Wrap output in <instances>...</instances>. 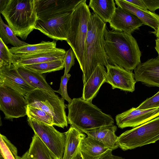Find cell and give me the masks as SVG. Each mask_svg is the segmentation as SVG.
Here are the masks:
<instances>
[{"mask_svg": "<svg viewBox=\"0 0 159 159\" xmlns=\"http://www.w3.org/2000/svg\"><path fill=\"white\" fill-rule=\"evenodd\" d=\"M136 82L148 86L159 87V57L148 59L134 70Z\"/></svg>", "mask_w": 159, "mask_h": 159, "instance_id": "2e32d148", "label": "cell"}, {"mask_svg": "<svg viewBox=\"0 0 159 159\" xmlns=\"http://www.w3.org/2000/svg\"><path fill=\"white\" fill-rule=\"evenodd\" d=\"M64 134L66 140L62 159H73L80 151L81 141L86 136L79 129L71 125Z\"/></svg>", "mask_w": 159, "mask_h": 159, "instance_id": "44dd1931", "label": "cell"}, {"mask_svg": "<svg viewBox=\"0 0 159 159\" xmlns=\"http://www.w3.org/2000/svg\"><path fill=\"white\" fill-rule=\"evenodd\" d=\"M106 67V82L110 84L113 89L117 88L131 92L134 91L136 81L132 71L116 65L109 64Z\"/></svg>", "mask_w": 159, "mask_h": 159, "instance_id": "4fadbf2b", "label": "cell"}, {"mask_svg": "<svg viewBox=\"0 0 159 159\" xmlns=\"http://www.w3.org/2000/svg\"><path fill=\"white\" fill-rule=\"evenodd\" d=\"M80 151L84 159H101L113 150L87 136L81 141Z\"/></svg>", "mask_w": 159, "mask_h": 159, "instance_id": "7402d4cb", "label": "cell"}, {"mask_svg": "<svg viewBox=\"0 0 159 159\" xmlns=\"http://www.w3.org/2000/svg\"><path fill=\"white\" fill-rule=\"evenodd\" d=\"M16 36L25 40L38 20L35 0H9L1 12Z\"/></svg>", "mask_w": 159, "mask_h": 159, "instance_id": "277c9868", "label": "cell"}, {"mask_svg": "<svg viewBox=\"0 0 159 159\" xmlns=\"http://www.w3.org/2000/svg\"><path fill=\"white\" fill-rule=\"evenodd\" d=\"M73 159H84L81 154L80 150Z\"/></svg>", "mask_w": 159, "mask_h": 159, "instance_id": "7bdbcfd3", "label": "cell"}, {"mask_svg": "<svg viewBox=\"0 0 159 159\" xmlns=\"http://www.w3.org/2000/svg\"><path fill=\"white\" fill-rule=\"evenodd\" d=\"M117 127L114 125L103 126L82 132L98 142L106 148L113 150L117 148V137L115 134Z\"/></svg>", "mask_w": 159, "mask_h": 159, "instance_id": "d6986e66", "label": "cell"}, {"mask_svg": "<svg viewBox=\"0 0 159 159\" xmlns=\"http://www.w3.org/2000/svg\"><path fill=\"white\" fill-rule=\"evenodd\" d=\"M86 1V0H83L74 9L66 40L73 50L82 71L84 66V52L88 24L92 15Z\"/></svg>", "mask_w": 159, "mask_h": 159, "instance_id": "5b68a950", "label": "cell"}, {"mask_svg": "<svg viewBox=\"0 0 159 159\" xmlns=\"http://www.w3.org/2000/svg\"><path fill=\"white\" fill-rule=\"evenodd\" d=\"M70 76V75L68 74L64 75L61 77L59 89L56 91V92L61 95V98L66 100L69 103H70L72 100L69 97L67 92V84Z\"/></svg>", "mask_w": 159, "mask_h": 159, "instance_id": "4dcf8cb0", "label": "cell"}, {"mask_svg": "<svg viewBox=\"0 0 159 159\" xmlns=\"http://www.w3.org/2000/svg\"><path fill=\"white\" fill-rule=\"evenodd\" d=\"M159 140V116L127 130L118 137L119 147L131 150L155 143Z\"/></svg>", "mask_w": 159, "mask_h": 159, "instance_id": "52a82bcc", "label": "cell"}, {"mask_svg": "<svg viewBox=\"0 0 159 159\" xmlns=\"http://www.w3.org/2000/svg\"><path fill=\"white\" fill-rule=\"evenodd\" d=\"M104 45L110 64L132 71L141 63V52L131 34L106 29Z\"/></svg>", "mask_w": 159, "mask_h": 159, "instance_id": "6da1fadb", "label": "cell"}, {"mask_svg": "<svg viewBox=\"0 0 159 159\" xmlns=\"http://www.w3.org/2000/svg\"><path fill=\"white\" fill-rule=\"evenodd\" d=\"M28 151L34 159H53L45 145L35 134L32 137Z\"/></svg>", "mask_w": 159, "mask_h": 159, "instance_id": "484cf974", "label": "cell"}, {"mask_svg": "<svg viewBox=\"0 0 159 159\" xmlns=\"http://www.w3.org/2000/svg\"><path fill=\"white\" fill-rule=\"evenodd\" d=\"M28 117L35 119L43 123L53 125L52 116L43 110L28 106L27 110Z\"/></svg>", "mask_w": 159, "mask_h": 159, "instance_id": "f1b7e54d", "label": "cell"}, {"mask_svg": "<svg viewBox=\"0 0 159 159\" xmlns=\"http://www.w3.org/2000/svg\"><path fill=\"white\" fill-rule=\"evenodd\" d=\"M149 33L154 34L157 38V39H159V25L157 30L155 31H149Z\"/></svg>", "mask_w": 159, "mask_h": 159, "instance_id": "b9f144b4", "label": "cell"}, {"mask_svg": "<svg viewBox=\"0 0 159 159\" xmlns=\"http://www.w3.org/2000/svg\"><path fill=\"white\" fill-rule=\"evenodd\" d=\"M159 116V107L153 108L137 109L132 107L116 116L118 127L121 129L135 127Z\"/></svg>", "mask_w": 159, "mask_h": 159, "instance_id": "7c38bea8", "label": "cell"}, {"mask_svg": "<svg viewBox=\"0 0 159 159\" xmlns=\"http://www.w3.org/2000/svg\"><path fill=\"white\" fill-rule=\"evenodd\" d=\"M75 54L70 48L66 51L64 58L65 70L64 75H67L70 70V68L75 64Z\"/></svg>", "mask_w": 159, "mask_h": 159, "instance_id": "d6a6232c", "label": "cell"}, {"mask_svg": "<svg viewBox=\"0 0 159 159\" xmlns=\"http://www.w3.org/2000/svg\"><path fill=\"white\" fill-rule=\"evenodd\" d=\"M113 0H90L89 7L104 22H109L116 8Z\"/></svg>", "mask_w": 159, "mask_h": 159, "instance_id": "cb8c5ba5", "label": "cell"}, {"mask_svg": "<svg viewBox=\"0 0 159 159\" xmlns=\"http://www.w3.org/2000/svg\"><path fill=\"white\" fill-rule=\"evenodd\" d=\"M28 103L25 97L17 91L0 85V109L5 119L14 118L27 116Z\"/></svg>", "mask_w": 159, "mask_h": 159, "instance_id": "9c48e42d", "label": "cell"}, {"mask_svg": "<svg viewBox=\"0 0 159 159\" xmlns=\"http://www.w3.org/2000/svg\"><path fill=\"white\" fill-rule=\"evenodd\" d=\"M117 6L134 14L143 24L157 30L159 25V15L149 10L138 8L125 0H115Z\"/></svg>", "mask_w": 159, "mask_h": 159, "instance_id": "ffe728a7", "label": "cell"}, {"mask_svg": "<svg viewBox=\"0 0 159 159\" xmlns=\"http://www.w3.org/2000/svg\"><path fill=\"white\" fill-rule=\"evenodd\" d=\"M83 0H35L38 20H45L73 11Z\"/></svg>", "mask_w": 159, "mask_h": 159, "instance_id": "8fae6325", "label": "cell"}, {"mask_svg": "<svg viewBox=\"0 0 159 159\" xmlns=\"http://www.w3.org/2000/svg\"><path fill=\"white\" fill-rule=\"evenodd\" d=\"M24 67L42 74L61 70L65 67L64 59H59L28 65Z\"/></svg>", "mask_w": 159, "mask_h": 159, "instance_id": "4316f807", "label": "cell"}, {"mask_svg": "<svg viewBox=\"0 0 159 159\" xmlns=\"http://www.w3.org/2000/svg\"><path fill=\"white\" fill-rule=\"evenodd\" d=\"M158 107H159V91L152 97L147 98L136 108L137 109H144Z\"/></svg>", "mask_w": 159, "mask_h": 159, "instance_id": "1f68e13d", "label": "cell"}, {"mask_svg": "<svg viewBox=\"0 0 159 159\" xmlns=\"http://www.w3.org/2000/svg\"><path fill=\"white\" fill-rule=\"evenodd\" d=\"M13 64L12 55L10 49L0 39V68Z\"/></svg>", "mask_w": 159, "mask_h": 159, "instance_id": "f546056e", "label": "cell"}, {"mask_svg": "<svg viewBox=\"0 0 159 159\" xmlns=\"http://www.w3.org/2000/svg\"><path fill=\"white\" fill-rule=\"evenodd\" d=\"M68 123L82 132L114 125V120L91 102L73 98L67 106Z\"/></svg>", "mask_w": 159, "mask_h": 159, "instance_id": "3957f363", "label": "cell"}, {"mask_svg": "<svg viewBox=\"0 0 159 159\" xmlns=\"http://www.w3.org/2000/svg\"><path fill=\"white\" fill-rule=\"evenodd\" d=\"M16 67L18 72L23 78L30 85L35 89L56 92V91L53 90L48 84L42 74L24 66Z\"/></svg>", "mask_w": 159, "mask_h": 159, "instance_id": "603a6c76", "label": "cell"}, {"mask_svg": "<svg viewBox=\"0 0 159 159\" xmlns=\"http://www.w3.org/2000/svg\"><path fill=\"white\" fill-rule=\"evenodd\" d=\"M0 39L6 45L10 44L14 47H18L28 44L18 39L9 26L4 23L1 16Z\"/></svg>", "mask_w": 159, "mask_h": 159, "instance_id": "83f0119b", "label": "cell"}, {"mask_svg": "<svg viewBox=\"0 0 159 159\" xmlns=\"http://www.w3.org/2000/svg\"><path fill=\"white\" fill-rule=\"evenodd\" d=\"M148 10L154 12L157 9H159V0H143Z\"/></svg>", "mask_w": 159, "mask_h": 159, "instance_id": "e575fe53", "label": "cell"}, {"mask_svg": "<svg viewBox=\"0 0 159 159\" xmlns=\"http://www.w3.org/2000/svg\"><path fill=\"white\" fill-rule=\"evenodd\" d=\"M106 23L92 13L88 24L84 55L83 81L84 84L98 64L106 67L109 64L104 45Z\"/></svg>", "mask_w": 159, "mask_h": 159, "instance_id": "7a4b0ae2", "label": "cell"}, {"mask_svg": "<svg viewBox=\"0 0 159 159\" xmlns=\"http://www.w3.org/2000/svg\"><path fill=\"white\" fill-rule=\"evenodd\" d=\"M9 0H0V11L1 12L6 7Z\"/></svg>", "mask_w": 159, "mask_h": 159, "instance_id": "f35d334b", "label": "cell"}, {"mask_svg": "<svg viewBox=\"0 0 159 159\" xmlns=\"http://www.w3.org/2000/svg\"><path fill=\"white\" fill-rule=\"evenodd\" d=\"M126 2L131 4L140 9L145 10H148L144 3L143 0H125Z\"/></svg>", "mask_w": 159, "mask_h": 159, "instance_id": "8d00e7d4", "label": "cell"}, {"mask_svg": "<svg viewBox=\"0 0 159 159\" xmlns=\"http://www.w3.org/2000/svg\"><path fill=\"white\" fill-rule=\"evenodd\" d=\"M106 76L104 66L98 64L87 81L84 84L81 98L85 101L92 102L102 85L106 82Z\"/></svg>", "mask_w": 159, "mask_h": 159, "instance_id": "ac0fdd59", "label": "cell"}, {"mask_svg": "<svg viewBox=\"0 0 159 159\" xmlns=\"http://www.w3.org/2000/svg\"><path fill=\"white\" fill-rule=\"evenodd\" d=\"M0 159H5L1 153L0 155Z\"/></svg>", "mask_w": 159, "mask_h": 159, "instance_id": "f6af8a7d", "label": "cell"}, {"mask_svg": "<svg viewBox=\"0 0 159 159\" xmlns=\"http://www.w3.org/2000/svg\"><path fill=\"white\" fill-rule=\"evenodd\" d=\"M101 159H124L122 157L114 155L112 154V152L106 155Z\"/></svg>", "mask_w": 159, "mask_h": 159, "instance_id": "74e56055", "label": "cell"}, {"mask_svg": "<svg viewBox=\"0 0 159 159\" xmlns=\"http://www.w3.org/2000/svg\"><path fill=\"white\" fill-rule=\"evenodd\" d=\"M0 85L10 88L24 97L35 89L26 81L13 64L0 68Z\"/></svg>", "mask_w": 159, "mask_h": 159, "instance_id": "5bb4252c", "label": "cell"}, {"mask_svg": "<svg viewBox=\"0 0 159 159\" xmlns=\"http://www.w3.org/2000/svg\"><path fill=\"white\" fill-rule=\"evenodd\" d=\"M15 159H22L21 157H20L18 155L15 157Z\"/></svg>", "mask_w": 159, "mask_h": 159, "instance_id": "ee69618b", "label": "cell"}, {"mask_svg": "<svg viewBox=\"0 0 159 159\" xmlns=\"http://www.w3.org/2000/svg\"><path fill=\"white\" fill-rule=\"evenodd\" d=\"M66 51L56 48L51 50L28 55H12L13 64L16 66H24L59 59H64Z\"/></svg>", "mask_w": 159, "mask_h": 159, "instance_id": "e0dca14e", "label": "cell"}, {"mask_svg": "<svg viewBox=\"0 0 159 159\" xmlns=\"http://www.w3.org/2000/svg\"><path fill=\"white\" fill-rule=\"evenodd\" d=\"M0 153L5 159L15 158L1 136L0 137Z\"/></svg>", "mask_w": 159, "mask_h": 159, "instance_id": "836d02e7", "label": "cell"}, {"mask_svg": "<svg viewBox=\"0 0 159 159\" xmlns=\"http://www.w3.org/2000/svg\"><path fill=\"white\" fill-rule=\"evenodd\" d=\"M56 48V41H42L40 43L18 47H12L9 49L12 54L16 56L28 55L51 50Z\"/></svg>", "mask_w": 159, "mask_h": 159, "instance_id": "d4e9b609", "label": "cell"}, {"mask_svg": "<svg viewBox=\"0 0 159 159\" xmlns=\"http://www.w3.org/2000/svg\"><path fill=\"white\" fill-rule=\"evenodd\" d=\"M0 136L2 137L14 157H15L18 156L17 150L16 148L11 142L5 136L0 134Z\"/></svg>", "mask_w": 159, "mask_h": 159, "instance_id": "d590c367", "label": "cell"}, {"mask_svg": "<svg viewBox=\"0 0 159 159\" xmlns=\"http://www.w3.org/2000/svg\"><path fill=\"white\" fill-rule=\"evenodd\" d=\"M108 23L113 30L131 34L143 25L134 15L119 7H116Z\"/></svg>", "mask_w": 159, "mask_h": 159, "instance_id": "9a60e30c", "label": "cell"}, {"mask_svg": "<svg viewBox=\"0 0 159 159\" xmlns=\"http://www.w3.org/2000/svg\"><path fill=\"white\" fill-rule=\"evenodd\" d=\"M22 159H34L29 154L28 151H27L22 156Z\"/></svg>", "mask_w": 159, "mask_h": 159, "instance_id": "ab89813d", "label": "cell"}, {"mask_svg": "<svg viewBox=\"0 0 159 159\" xmlns=\"http://www.w3.org/2000/svg\"><path fill=\"white\" fill-rule=\"evenodd\" d=\"M73 11L45 20H38L35 29L53 39L66 41Z\"/></svg>", "mask_w": 159, "mask_h": 159, "instance_id": "30bf717a", "label": "cell"}, {"mask_svg": "<svg viewBox=\"0 0 159 159\" xmlns=\"http://www.w3.org/2000/svg\"><path fill=\"white\" fill-rule=\"evenodd\" d=\"M27 121L34 134L48 148L53 159H62L66 140L64 133L59 132L53 125L43 123L32 118L28 117Z\"/></svg>", "mask_w": 159, "mask_h": 159, "instance_id": "ba28073f", "label": "cell"}, {"mask_svg": "<svg viewBox=\"0 0 159 159\" xmlns=\"http://www.w3.org/2000/svg\"><path fill=\"white\" fill-rule=\"evenodd\" d=\"M24 97L28 106L41 108L51 115L54 125L62 128L68 126L64 100L55 93L36 89Z\"/></svg>", "mask_w": 159, "mask_h": 159, "instance_id": "8992f818", "label": "cell"}, {"mask_svg": "<svg viewBox=\"0 0 159 159\" xmlns=\"http://www.w3.org/2000/svg\"><path fill=\"white\" fill-rule=\"evenodd\" d=\"M155 49L157 51L158 54V57H159V39H157L155 40Z\"/></svg>", "mask_w": 159, "mask_h": 159, "instance_id": "60d3db41", "label": "cell"}]
</instances>
